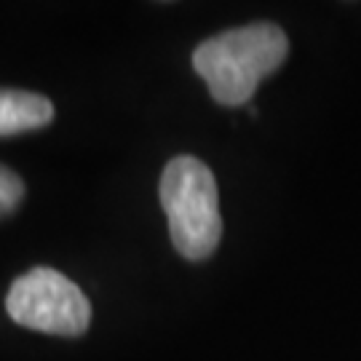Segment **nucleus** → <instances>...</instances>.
<instances>
[{"label":"nucleus","instance_id":"1","mask_svg":"<svg viewBox=\"0 0 361 361\" xmlns=\"http://www.w3.org/2000/svg\"><path fill=\"white\" fill-rule=\"evenodd\" d=\"M286 54L284 30L255 22L204 40L193 54V67L207 80L214 102L235 107L255 97L259 83L284 65Z\"/></svg>","mask_w":361,"mask_h":361},{"label":"nucleus","instance_id":"2","mask_svg":"<svg viewBox=\"0 0 361 361\" xmlns=\"http://www.w3.org/2000/svg\"><path fill=\"white\" fill-rule=\"evenodd\" d=\"M161 207L182 257L207 259L222 238L217 182L212 169L193 155L169 161L161 174Z\"/></svg>","mask_w":361,"mask_h":361},{"label":"nucleus","instance_id":"3","mask_svg":"<svg viewBox=\"0 0 361 361\" xmlns=\"http://www.w3.org/2000/svg\"><path fill=\"white\" fill-rule=\"evenodd\" d=\"M6 310L16 324L46 335L78 337L89 329L91 302L83 289L54 268H32L8 289Z\"/></svg>","mask_w":361,"mask_h":361},{"label":"nucleus","instance_id":"4","mask_svg":"<svg viewBox=\"0 0 361 361\" xmlns=\"http://www.w3.org/2000/svg\"><path fill=\"white\" fill-rule=\"evenodd\" d=\"M54 118V104L32 91L0 89V137L43 129Z\"/></svg>","mask_w":361,"mask_h":361},{"label":"nucleus","instance_id":"5","mask_svg":"<svg viewBox=\"0 0 361 361\" xmlns=\"http://www.w3.org/2000/svg\"><path fill=\"white\" fill-rule=\"evenodd\" d=\"M25 195V182L13 174L11 169L0 166V217L19 207Z\"/></svg>","mask_w":361,"mask_h":361}]
</instances>
